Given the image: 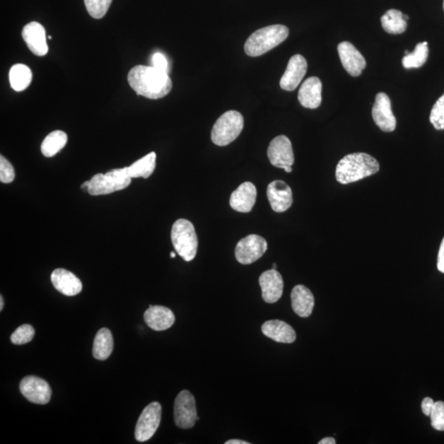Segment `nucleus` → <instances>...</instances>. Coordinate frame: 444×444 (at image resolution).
<instances>
[{"instance_id":"7","label":"nucleus","mask_w":444,"mask_h":444,"mask_svg":"<svg viewBox=\"0 0 444 444\" xmlns=\"http://www.w3.org/2000/svg\"><path fill=\"white\" fill-rule=\"evenodd\" d=\"M161 420V406L154 402L146 407L139 416L135 428V438L139 442H146L155 435Z\"/></svg>"},{"instance_id":"38","label":"nucleus","mask_w":444,"mask_h":444,"mask_svg":"<svg viewBox=\"0 0 444 444\" xmlns=\"http://www.w3.org/2000/svg\"><path fill=\"white\" fill-rule=\"evenodd\" d=\"M336 443L335 438L327 437L322 438V440L319 442V444H336Z\"/></svg>"},{"instance_id":"10","label":"nucleus","mask_w":444,"mask_h":444,"mask_svg":"<svg viewBox=\"0 0 444 444\" xmlns=\"http://www.w3.org/2000/svg\"><path fill=\"white\" fill-rule=\"evenodd\" d=\"M20 391L29 402L35 404L45 405L52 398V388L42 378L29 375L20 382Z\"/></svg>"},{"instance_id":"26","label":"nucleus","mask_w":444,"mask_h":444,"mask_svg":"<svg viewBox=\"0 0 444 444\" xmlns=\"http://www.w3.org/2000/svg\"><path fill=\"white\" fill-rule=\"evenodd\" d=\"M156 154L151 151L143 158L135 161L128 168V173L131 178L148 179L154 173L156 169Z\"/></svg>"},{"instance_id":"12","label":"nucleus","mask_w":444,"mask_h":444,"mask_svg":"<svg viewBox=\"0 0 444 444\" xmlns=\"http://www.w3.org/2000/svg\"><path fill=\"white\" fill-rule=\"evenodd\" d=\"M373 119L383 132H392L396 129L397 120L392 113L391 100L383 93H378L372 109Z\"/></svg>"},{"instance_id":"24","label":"nucleus","mask_w":444,"mask_h":444,"mask_svg":"<svg viewBox=\"0 0 444 444\" xmlns=\"http://www.w3.org/2000/svg\"><path fill=\"white\" fill-rule=\"evenodd\" d=\"M114 340L112 334L107 329H102L95 335L93 343V356L98 361L108 359L113 351Z\"/></svg>"},{"instance_id":"25","label":"nucleus","mask_w":444,"mask_h":444,"mask_svg":"<svg viewBox=\"0 0 444 444\" xmlns=\"http://www.w3.org/2000/svg\"><path fill=\"white\" fill-rule=\"evenodd\" d=\"M33 80L31 69L27 65L18 64L13 65L9 72V82L16 92L27 89Z\"/></svg>"},{"instance_id":"2","label":"nucleus","mask_w":444,"mask_h":444,"mask_svg":"<svg viewBox=\"0 0 444 444\" xmlns=\"http://www.w3.org/2000/svg\"><path fill=\"white\" fill-rule=\"evenodd\" d=\"M380 170V163L369 154L356 153L346 155L338 163L336 179L342 185L356 182Z\"/></svg>"},{"instance_id":"9","label":"nucleus","mask_w":444,"mask_h":444,"mask_svg":"<svg viewBox=\"0 0 444 444\" xmlns=\"http://www.w3.org/2000/svg\"><path fill=\"white\" fill-rule=\"evenodd\" d=\"M195 398L189 391L179 393L175 401L174 418L176 426L183 430L193 428L197 421Z\"/></svg>"},{"instance_id":"29","label":"nucleus","mask_w":444,"mask_h":444,"mask_svg":"<svg viewBox=\"0 0 444 444\" xmlns=\"http://www.w3.org/2000/svg\"><path fill=\"white\" fill-rule=\"evenodd\" d=\"M428 54V42L418 43L414 52L402 59L403 67L407 69L421 68L426 62Z\"/></svg>"},{"instance_id":"47","label":"nucleus","mask_w":444,"mask_h":444,"mask_svg":"<svg viewBox=\"0 0 444 444\" xmlns=\"http://www.w3.org/2000/svg\"><path fill=\"white\" fill-rule=\"evenodd\" d=\"M409 54L408 50H406V52H405V54Z\"/></svg>"},{"instance_id":"13","label":"nucleus","mask_w":444,"mask_h":444,"mask_svg":"<svg viewBox=\"0 0 444 444\" xmlns=\"http://www.w3.org/2000/svg\"><path fill=\"white\" fill-rule=\"evenodd\" d=\"M271 209L276 213H284L293 203V194L291 187L282 180H275L269 184L267 189Z\"/></svg>"},{"instance_id":"18","label":"nucleus","mask_w":444,"mask_h":444,"mask_svg":"<svg viewBox=\"0 0 444 444\" xmlns=\"http://www.w3.org/2000/svg\"><path fill=\"white\" fill-rule=\"evenodd\" d=\"M256 198L255 185L251 182H245L231 194L230 205L239 213L248 214L253 209Z\"/></svg>"},{"instance_id":"17","label":"nucleus","mask_w":444,"mask_h":444,"mask_svg":"<svg viewBox=\"0 0 444 444\" xmlns=\"http://www.w3.org/2000/svg\"><path fill=\"white\" fill-rule=\"evenodd\" d=\"M23 38L28 47L37 57H44L48 53L47 35L42 24L37 22L29 23L23 29Z\"/></svg>"},{"instance_id":"33","label":"nucleus","mask_w":444,"mask_h":444,"mask_svg":"<svg viewBox=\"0 0 444 444\" xmlns=\"http://www.w3.org/2000/svg\"><path fill=\"white\" fill-rule=\"evenodd\" d=\"M431 426L438 431H444V402H436L431 414Z\"/></svg>"},{"instance_id":"45","label":"nucleus","mask_w":444,"mask_h":444,"mask_svg":"<svg viewBox=\"0 0 444 444\" xmlns=\"http://www.w3.org/2000/svg\"><path fill=\"white\" fill-rule=\"evenodd\" d=\"M272 269H276V264H272Z\"/></svg>"},{"instance_id":"35","label":"nucleus","mask_w":444,"mask_h":444,"mask_svg":"<svg viewBox=\"0 0 444 444\" xmlns=\"http://www.w3.org/2000/svg\"><path fill=\"white\" fill-rule=\"evenodd\" d=\"M153 64L154 68L161 70V71L168 73V62L163 54L156 53L153 55Z\"/></svg>"},{"instance_id":"1","label":"nucleus","mask_w":444,"mask_h":444,"mask_svg":"<svg viewBox=\"0 0 444 444\" xmlns=\"http://www.w3.org/2000/svg\"><path fill=\"white\" fill-rule=\"evenodd\" d=\"M130 87L139 95L151 100L163 98L173 88V81L168 73L161 71L153 66L138 65L128 74Z\"/></svg>"},{"instance_id":"8","label":"nucleus","mask_w":444,"mask_h":444,"mask_svg":"<svg viewBox=\"0 0 444 444\" xmlns=\"http://www.w3.org/2000/svg\"><path fill=\"white\" fill-rule=\"evenodd\" d=\"M267 250V243L264 238L258 235H250L237 244L235 258L241 264H251L259 260Z\"/></svg>"},{"instance_id":"15","label":"nucleus","mask_w":444,"mask_h":444,"mask_svg":"<svg viewBox=\"0 0 444 444\" xmlns=\"http://www.w3.org/2000/svg\"><path fill=\"white\" fill-rule=\"evenodd\" d=\"M262 299L269 304H274L284 294V282L281 275L276 269L266 271L259 276Z\"/></svg>"},{"instance_id":"39","label":"nucleus","mask_w":444,"mask_h":444,"mask_svg":"<svg viewBox=\"0 0 444 444\" xmlns=\"http://www.w3.org/2000/svg\"><path fill=\"white\" fill-rule=\"evenodd\" d=\"M225 443L226 444H250L249 442L240 440H230L226 441Z\"/></svg>"},{"instance_id":"43","label":"nucleus","mask_w":444,"mask_h":444,"mask_svg":"<svg viewBox=\"0 0 444 444\" xmlns=\"http://www.w3.org/2000/svg\"><path fill=\"white\" fill-rule=\"evenodd\" d=\"M175 256L176 255H175V252H171V253H170V258L174 259V258H175Z\"/></svg>"},{"instance_id":"20","label":"nucleus","mask_w":444,"mask_h":444,"mask_svg":"<svg viewBox=\"0 0 444 444\" xmlns=\"http://www.w3.org/2000/svg\"><path fill=\"white\" fill-rule=\"evenodd\" d=\"M55 289L67 296H74L83 290V284L71 271L64 269H55L52 274Z\"/></svg>"},{"instance_id":"4","label":"nucleus","mask_w":444,"mask_h":444,"mask_svg":"<svg viewBox=\"0 0 444 444\" xmlns=\"http://www.w3.org/2000/svg\"><path fill=\"white\" fill-rule=\"evenodd\" d=\"M171 241L177 254L186 262L195 258L199 240L193 224L188 220L180 219L175 222L171 230Z\"/></svg>"},{"instance_id":"34","label":"nucleus","mask_w":444,"mask_h":444,"mask_svg":"<svg viewBox=\"0 0 444 444\" xmlns=\"http://www.w3.org/2000/svg\"><path fill=\"white\" fill-rule=\"evenodd\" d=\"M15 179V171L11 163L4 158L0 156V181L4 184L12 183Z\"/></svg>"},{"instance_id":"40","label":"nucleus","mask_w":444,"mask_h":444,"mask_svg":"<svg viewBox=\"0 0 444 444\" xmlns=\"http://www.w3.org/2000/svg\"><path fill=\"white\" fill-rule=\"evenodd\" d=\"M90 186V181H86L85 183H83L82 185H81V188H82L83 189H88Z\"/></svg>"},{"instance_id":"28","label":"nucleus","mask_w":444,"mask_h":444,"mask_svg":"<svg viewBox=\"0 0 444 444\" xmlns=\"http://www.w3.org/2000/svg\"><path fill=\"white\" fill-rule=\"evenodd\" d=\"M68 141V136L62 130H55L47 136L42 144V154L45 158H52L62 150Z\"/></svg>"},{"instance_id":"22","label":"nucleus","mask_w":444,"mask_h":444,"mask_svg":"<svg viewBox=\"0 0 444 444\" xmlns=\"http://www.w3.org/2000/svg\"><path fill=\"white\" fill-rule=\"evenodd\" d=\"M292 309L301 317H310L315 307V297L309 288L298 285L291 291Z\"/></svg>"},{"instance_id":"44","label":"nucleus","mask_w":444,"mask_h":444,"mask_svg":"<svg viewBox=\"0 0 444 444\" xmlns=\"http://www.w3.org/2000/svg\"><path fill=\"white\" fill-rule=\"evenodd\" d=\"M403 19L406 20V21H408L409 17L407 16V15H403Z\"/></svg>"},{"instance_id":"36","label":"nucleus","mask_w":444,"mask_h":444,"mask_svg":"<svg viewBox=\"0 0 444 444\" xmlns=\"http://www.w3.org/2000/svg\"><path fill=\"white\" fill-rule=\"evenodd\" d=\"M435 402L431 397H426L422 402V411L426 416H430L433 410V406H435Z\"/></svg>"},{"instance_id":"11","label":"nucleus","mask_w":444,"mask_h":444,"mask_svg":"<svg viewBox=\"0 0 444 444\" xmlns=\"http://www.w3.org/2000/svg\"><path fill=\"white\" fill-rule=\"evenodd\" d=\"M267 156L271 164L277 168L284 169L295 163L291 142L285 135L277 136L271 141L267 148Z\"/></svg>"},{"instance_id":"27","label":"nucleus","mask_w":444,"mask_h":444,"mask_svg":"<svg viewBox=\"0 0 444 444\" xmlns=\"http://www.w3.org/2000/svg\"><path fill=\"white\" fill-rule=\"evenodd\" d=\"M403 14L399 10L390 9L381 18L383 30L390 34H402L407 28V21L403 19Z\"/></svg>"},{"instance_id":"16","label":"nucleus","mask_w":444,"mask_h":444,"mask_svg":"<svg viewBox=\"0 0 444 444\" xmlns=\"http://www.w3.org/2000/svg\"><path fill=\"white\" fill-rule=\"evenodd\" d=\"M308 69L306 59L300 54L292 57L286 71L280 81L281 88L285 90H294L304 78Z\"/></svg>"},{"instance_id":"14","label":"nucleus","mask_w":444,"mask_h":444,"mask_svg":"<svg viewBox=\"0 0 444 444\" xmlns=\"http://www.w3.org/2000/svg\"><path fill=\"white\" fill-rule=\"evenodd\" d=\"M337 50L346 71L352 77L360 76L366 66V62L359 50L348 42L338 45Z\"/></svg>"},{"instance_id":"23","label":"nucleus","mask_w":444,"mask_h":444,"mask_svg":"<svg viewBox=\"0 0 444 444\" xmlns=\"http://www.w3.org/2000/svg\"><path fill=\"white\" fill-rule=\"evenodd\" d=\"M262 332L271 339L280 343H292L296 339L293 327L281 320H270L262 326Z\"/></svg>"},{"instance_id":"30","label":"nucleus","mask_w":444,"mask_h":444,"mask_svg":"<svg viewBox=\"0 0 444 444\" xmlns=\"http://www.w3.org/2000/svg\"><path fill=\"white\" fill-rule=\"evenodd\" d=\"M86 8L93 18H103L107 14L112 0H84Z\"/></svg>"},{"instance_id":"48","label":"nucleus","mask_w":444,"mask_h":444,"mask_svg":"<svg viewBox=\"0 0 444 444\" xmlns=\"http://www.w3.org/2000/svg\"><path fill=\"white\" fill-rule=\"evenodd\" d=\"M443 10H444V2H443Z\"/></svg>"},{"instance_id":"6","label":"nucleus","mask_w":444,"mask_h":444,"mask_svg":"<svg viewBox=\"0 0 444 444\" xmlns=\"http://www.w3.org/2000/svg\"><path fill=\"white\" fill-rule=\"evenodd\" d=\"M132 178L128 173V168L115 169L107 174H98L90 180L88 193L93 196L105 195L123 190L131 184Z\"/></svg>"},{"instance_id":"31","label":"nucleus","mask_w":444,"mask_h":444,"mask_svg":"<svg viewBox=\"0 0 444 444\" xmlns=\"http://www.w3.org/2000/svg\"><path fill=\"white\" fill-rule=\"evenodd\" d=\"M35 336L33 327L29 325H23L18 327L13 333L11 341L14 345H24L31 341Z\"/></svg>"},{"instance_id":"19","label":"nucleus","mask_w":444,"mask_h":444,"mask_svg":"<svg viewBox=\"0 0 444 444\" xmlns=\"http://www.w3.org/2000/svg\"><path fill=\"white\" fill-rule=\"evenodd\" d=\"M144 320L154 331L169 329L175 324L174 312L168 308L160 305L150 306L144 312Z\"/></svg>"},{"instance_id":"41","label":"nucleus","mask_w":444,"mask_h":444,"mask_svg":"<svg viewBox=\"0 0 444 444\" xmlns=\"http://www.w3.org/2000/svg\"><path fill=\"white\" fill-rule=\"evenodd\" d=\"M4 302L3 296H0V311H2L4 309Z\"/></svg>"},{"instance_id":"37","label":"nucleus","mask_w":444,"mask_h":444,"mask_svg":"<svg viewBox=\"0 0 444 444\" xmlns=\"http://www.w3.org/2000/svg\"><path fill=\"white\" fill-rule=\"evenodd\" d=\"M437 266L438 271L444 274V238L442 241L440 251H438Z\"/></svg>"},{"instance_id":"21","label":"nucleus","mask_w":444,"mask_h":444,"mask_svg":"<svg viewBox=\"0 0 444 444\" xmlns=\"http://www.w3.org/2000/svg\"><path fill=\"white\" fill-rule=\"evenodd\" d=\"M322 85L319 78L311 77L301 85L298 93V100L302 107L308 109H316L322 103Z\"/></svg>"},{"instance_id":"42","label":"nucleus","mask_w":444,"mask_h":444,"mask_svg":"<svg viewBox=\"0 0 444 444\" xmlns=\"http://www.w3.org/2000/svg\"><path fill=\"white\" fill-rule=\"evenodd\" d=\"M284 170H285L286 173H292L291 166H286V168H285Z\"/></svg>"},{"instance_id":"3","label":"nucleus","mask_w":444,"mask_h":444,"mask_svg":"<svg viewBox=\"0 0 444 444\" xmlns=\"http://www.w3.org/2000/svg\"><path fill=\"white\" fill-rule=\"evenodd\" d=\"M289 36L288 28L276 24L257 30L246 40L245 52L250 57H258L270 52Z\"/></svg>"},{"instance_id":"32","label":"nucleus","mask_w":444,"mask_h":444,"mask_svg":"<svg viewBox=\"0 0 444 444\" xmlns=\"http://www.w3.org/2000/svg\"><path fill=\"white\" fill-rule=\"evenodd\" d=\"M430 120L433 127L437 130L444 129V94L433 105Z\"/></svg>"},{"instance_id":"5","label":"nucleus","mask_w":444,"mask_h":444,"mask_svg":"<svg viewBox=\"0 0 444 444\" xmlns=\"http://www.w3.org/2000/svg\"><path fill=\"white\" fill-rule=\"evenodd\" d=\"M243 128V115L236 110L226 111L216 121L211 130V141L214 144L224 147L234 142Z\"/></svg>"},{"instance_id":"46","label":"nucleus","mask_w":444,"mask_h":444,"mask_svg":"<svg viewBox=\"0 0 444 444\" xmlns=\"http://www.w3.org/2000/svg\"><path fill=\"white\" fill-rule=\"evenodd\" d=\"M48 39H49V40H52V36H49V37H48Z\"/></svg>"}]
</instances>
